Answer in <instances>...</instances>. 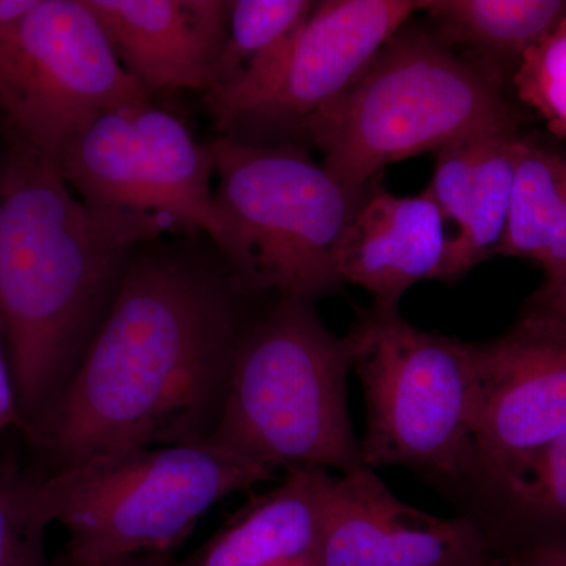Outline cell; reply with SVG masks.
<instances>
[{"instance_id": "8992f818", "label": "cell", "mask_w": 566, "mask_h": 566, "mask_svg": "<svg viewBox=\"0 0 566 566\" xmlns=\"http://www.w3.org/2000/svg\"><path fill=\"white\" fill-rule=\"evenodd\" d=\"M277 472L212 442L103 457L40 479L44 512L66 531L59 566L172 553L212 505Z\"/></svg>"}, {"instance_id": "603a6c76", "label": "cell", "mask_w": 566, "mask_h": 566, "mask_svg": "<svg viewBox=\"0 0 566 566\" xmlns=\"http://www.w3.org/2000/svg\"><path fill=\"white\" fill-rule=\"evenodd\" d=\"M520 315L566 327V275L545 277V282L527 297Z\"/></svg>"}, {"instance_id": "8fae6325", "label": "cell", "mask_w": 566, "mask_h": 566, "mask_svg": "<svg viewBox=\"0 0 566 566\" xmlns=\"http://www.w3.org/2000/svg\"><path fill=\"white\" fill-rule=\"evenodd\" d=\"M422 9L417 0L315 2L271 87L218 136L297 144L305 123L342 98L394 33Z\"/></svg>"}, {"instance_id": "4fadbf2b", "label": "cell", "mask_w": 566, "mask_h": 566, "mask_svg": "<svg viewBox=\"0 0 566 566\" xmlns=\"http://www.w3.org/2000/svg\"><path fill=\"white\" fill-rule=\"evenodd\" d=\"M142 91L210 92L218 84L230 0H85Z\"/></svg>"}, {"instance_id": "277c9868", "label": "cell", "mask_w": 566, "mask_h": 566, "mask_svg": "<svg viewBox=\"0 0 566 566\" xmlns=\"http://www.w3.org/2000/svg\"><path fill=\"white\" fill-rule=\"evenodd\" d=\"M354 338L324 324L314 301L271 296L234 356L208 441L283 471H352L359 439L348 409Z\"/></svg>"}, {"instance_id": "ba28073f", "label": "cell", "mask_w": 566, "mask_h": 566, "mask_svg": "<svg viewBox=\"0 0 566 566\" xmlns=\"http://www.w3.org/2000/svg\"><path fill=\"white\" fill-rule=\"evenodd\" d=\"M147 103L85 0H39L0 33V117L55 163L103 115Z\"/></svg>"}, {"instance_id": "484cf974", "label": "cell", "mask_w": 566, "mask_h": 566, "mask_svg": "<svg viewBox=\"0 0 566 566\" xmlns=\"http://www.w3.org/2000/svg\"><path fill=\"white\" fill-rule=\"evenodd\" d=\"M39 0H0V33L18 24Z\"/></svg>"}, {"instance_id": "4316f807", "label": "cell", "mask_w": 566, "mask_h": 566, "mask_svg": "<svg viewBox=\"0 0 566 566\" xmlns=\"http://www.w3.org/2000/svg\"><path fill=\"white\" fill-rule=\"evenodd\" d=\"M174 553L142 554V556L123 558L104 566H169Z\"/></svg>"}, {"instance_id": "d6986e66", "label": "cell", "mask_w": 566, "mask_h": 566, "mask_svg": "<svg viewBox=\"0 0 566 566\" xmlns=\"http://www.w3.org/2000/svg\"><path fill=\"white\" fill-rule=\"evenodd\" d=\"M520 125L499 126L476 137L471 212L463 232L450 240L444 283L461 281L476 264L497 255L512 208L517 151L524 134Z\"/></svg>"}, {"instance_id": "d4e9b609", "label": "cell", "mask_w": 566, "mask_h": 566, "mask_svg": "<svg viewBox=\"0 0 566 566\" xmlns=\"http://www.w3.org/2000/svg\"><path fill=\"white\" fill-rule=\"evenodd\" d=\"M491 566H566V553H535L527 556L495 558Z\"/></svg>"}, {"instance_id": "52a82bcc", "label": "cell", "mask_w": 566, "mask_h": 566, "mask_svg": "<svg viewBox=\"0 0 566 566\" xmlns=\"http://www.w3.org/2000/svg\"><path fill=\"white\" fill-rule=\"evenodd\" d=\"M363 387L360 464L405 468L455 501L469 475L476 408L472 342L371 307L349 331Z\"/></svg>"}, {"instance_id": "5b68a950", "label": "cell", "mask_w": 566, "mask_h": 566, "mask_svg": "<svg viewBox=\"0 0 566 566\" xmlns=\"http://www.w3.org/2000/svg\"><path fill=\"white\" fill-rule=\"evenodd\" d=\"M216 245L249 296L315 301L338 293L337 252L367 188L349 189L315 163L303 144H252L218 136ZM374 182V181H371Z\"/></svg>"}, {"instance_id": "30bf717a", "label": "cell", "mask_w": 566, "mask_h": 566, "mask_svg": "<svg viewBox=\"0 0 566 566\" xmlns=\"http://www.w3.org/2000/svg\"><path fill=\"white\" fill-rule=\"evenodd\" d=\"M476 408L472 457L453 505L472 515L515 485L566 433V327L521 316L474 342Z\"/></svg>"}, {"instance_id": "cb8c5ba5", "label": "cell", "mask_w": 566, "mask_h": 566, "mask_svg": "<svg viewBox=\"0 0 566 566\" xmlns=\"http://www.w3.org/2000/svg\"><path fill=\"white\" fill-rule=\"evenodd\" d=\"M10 427H21V420L20 411H18L17 390H14L2 326H0V433Z\"/></svg>"}, {"instance_id": "83f0119b", "label": "cell", "mask_w": 566, "mask_h": 566, "mask_svg": "<svg viewBox=\"0 0 566 566\" xmlns=\"http://www.w3.org/2000/svg\"><path fill=\"white\" fill-rule=\"evenodd\" d=\"M6 172H7V142L3 134L2 118H0V227L3 218V192H6Z\"/></svg>"}, {"instance_id": "e0dca14e", "label": "cell", "mask_w": 566, "mask_h": 566, "mask_svg": "<svg viewBox=\"0 0 566 566\" xmlns=\"http://www.w3.org/2000/svg\"><path fill=\"white\" fill-rule=\"evenodd\" d=\"M495 558L566 553V433L520 482L476 509Z\"/></svg>"}, {"instance_id": "9a60e30c", "label": "cell", "mask_w": 566, "mask_h": 566, "mask_svg": "<svg viewBox=\"0 0 566 566\" xmlns=\"http://www.w3.org/2000/svg\"><path fill=\"white\" fill-rule=\"evenodd\" d=\"M327 474L285 471L279 485L251 495L202 546L169 566H322Z\"/></svg>"}, {"instance_id": "3957f363", "label": "cell", "mask_w": 566, "mask_h": 566, "mask_svg": "<svg viewBox=\"0 0 566 566\" xmlns=\"http://www.w3.org/2000/svg\"><path fill=\"white\" fill-rule=\"evenodd\" d=\"M509 84L411 18L342 98L305 123L297 144L318 148L345 188L364 189L389 164L521 123Z\"/></svg>"}, {"instance_id": "ac0fdd59", "label": "cell", "mask_w": 566, "mask_h": 566, "mask_svg": "<svg viewBox=\"0 0 566 566\" xmlns=\"http://www.w3.org/2000/svg\"><path fill=\"white\" fill-rule=\"evenodd\" d=\"M497 255L527 260L546 277L566 275V155L523 134L504 241Z\"/></svg>"}, {"instance_id": "44dd1931", "label": "cell", "mask_w": 566, "mask_h": 566, "mask_svg": "<svg viewBox=\"0 0 566 566\" xmlns=\"http://www.w3.org/2000/svg\"><path fill=\"white\" fill-rule=\"evenodd\" d=\"M510 85L516 98L566 144V18L524 52Z\"/></svg>"}, {"instance_id": "ffe728a7", "label": "cell", "mask_w": 566, "mask_h": 566, "mask_svg": "<svg viewBox=\"0 0 566 566\" xmlns=\"http://www.w3.org/2000/svg\"><path fill=\"white\" fill-rule=\"evenodd\" d=\"M51 526L39 476L13 458L0 461V566H59L48 556Z\"/></svg>"}, {"instance_id": "9c48e42d", "label": "cell", "mask_w": 566, "mask_h": 566, "mask_svg": "<svg viewBox=\"0 0 566 566\" xmlns=\"http://www.w3.org/2000/svg\"><path fill=\"white\" fill-rule=\"evenodd\" d=\"M57 166L93 211L156 219L167 232L205 234L214 248L221 240L210 148L151 103L103 115Z\"/></svg>"}, {"instance_id": "2e32d148", "label": "cell", "mask_w": 566, "mask_h": 566, "mask_svg": "<svg viewBox=\"0 0 566 566\" xmlns=\"http://www.w3.org/2000/svg\"><path fill=\"white\" fill-rule=\"evenodd\" d=\"M427 22L461 54L512 84L528 48L566 18L565 0H423Z\"/></svg>"}, {"instance_id": "5bb4252c", "label": "cell", "mask_w": 566, "mask_h": 566, "mask_svg": "<svg viewBox=\"0 0 566 566\" xmlns=\"http://www.w3.org/2000/svg\"><path fill=\"white\" fill-rule=\"evenodd\" d=\"M368 186L337 252L342 282L370 293L374 307L400 311L405 293L423 281L444 282L449 245L446 219L427 189L397 196Z\"/></svg>"}, {"instance_id": "7402d4cb", "label": "cell", "mask_w": 566, "mask_h": 566, "mask_svg": "<svg viewBox=\"0 0 566 566\" xmlns=\"http://www.w3.org/2000/svg\"><path fill=\"white\" fill-rule=\"evenodd\" d=\"M480 134L449 142L434 151V172L427 191L438 205L446 222L457 223V233L463 232L471 212L475 145Z\"/></svg>"}, {"instance_id": "7c38bea8", "label": "cell", "mask_w": 566, "mask_h": 566, "mask_svg": "<svg viewBox=\"0 0 566 566\" xmlns=\"http://www.w3.org/2000/svg\"><path fill=\"white\" fill-rule=\"evenodd\" d=\"M474 516H438L406 504L375 469L357 465L324 483L322 566H491Z\"/></svg>"}, {"instance_id": "7a4b0ae2", "label": "cell", "mask_w": 566, "mask_h": 566, "mask_svg": "<svg viewBox=\"0 0 566 566\" xmlns=\"http://www.w3.org/2000/svg\"><path fill=\"white\" fill-rule=\"evenodd\" d=\"M2 125L0 326L25 431L80 370L136 245L159 240L167 229L156 219L85 207L54 159Z\"/></svg>"}, {"instance_id": "6da1fadb", "label": "cell", "mask_w": 566, "mask_h": 566, "mask_svg": "<svg viewBox=\"0 0 566 566\" xmlns=\"http://www.w3.org/2000/svg\"><path fill=\"white\" fill-rule=\"evenodd\" d=\"M259 301L238 286L205 234L137 244L80 370L24 431L33 474L207 442Z\"/></svg>"}]
</instances>
